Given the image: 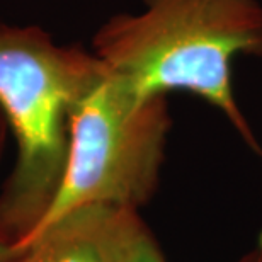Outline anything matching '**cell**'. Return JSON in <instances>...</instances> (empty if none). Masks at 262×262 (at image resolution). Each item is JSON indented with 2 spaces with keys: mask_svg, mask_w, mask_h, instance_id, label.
Masks as SVG:
<instances>
[{
  "mask_svg": "<svg viewBox=\"0 0 262 262\" xmlns=\"http://www.w3.org/2000/svg\"><path fill=\"white\" fill-rule=\"evenodd\" d=\"M92 53L138 97L187 91L204 99L257 148L232 83L237 56H262L257 0H143L141 12L97 29Z\"/></svg>",
  "mask_w": 262,
  "mask_h": 262,
  "instance_id": "6da1fadb",
  "label": "cell"
},
{
  "mask_svg": "<svg viewBox=\"0 0 262 262\" xmlns=\"http://www.w3.org/2000/svg\"><path fill=\"white\" fill-rule=\"evenodd\" d=\"M106 67L92 51L58 46L36 26H0V111L17 160L0 192V254L20 247L50 213L70 151L72 113Z\"/></svg>",
  "mask_w": 262,
  "mask_h": 262,
  "instance_id": "7a4b0ae2",
  "label": "cell"
},
{
  "mask_svg": "<svg viewBox=\"0 0 262 262\" xmlns=\"http://www.w3.org/2000/svg\"><path fill=\"white\" fill-rule=\"evenodd\" d=\"M169 129L167 96L138 97L106 68L72 113L65 179L38 230L83 204L138 211L159 182Z\"/></svg>",
  "mask_w": 262,
  "mask_h": 262,
  "instance_id": "3957f363",
  "label": "cell"
},
{
  "mask_svg": "<svg viewBox=\"0 0 262 262\" xmlns=\"http://www.w3.org/2000/svg\"><path fill=\"white\" fill-rule=\"evenodd\" d=\"M145 228L136 209L83 204L45 223L0 262H128Z\"/></svg>",
  "mask_w": 262,
  "mask_h": 262,
  "instance_id": "277c9868",
  "label": "cell"
},
{
  "mask_svg": "<svg viewBox=\"0 0 262 262\" xmlns=\"http://www.w3.org/2000/svg\"><path fill=\"white\" fill-rule=\"evenodd\" d=\"M128 262H167L164 254H162V250L159 249V245L155 242L154 235L146 228V225L138 233L133 247H131ZM238 262H262V238L257 247H255L252 252H249L244 259H240Z\"/></svg>",
  "mask_w": 262,
  "mask_h": 262,
  "instance_id": "5b68a950",
  "label": "cell"
},
{
  "mask_svg": "<svg viewBox=\"0 0 262 262\" xmlns=\"http://www.w3.org/2000/svg\"><path fill=\"white\" fill-rule=\"evenodd\" d=\"M5 118L2 111H0V154H2V143H4V135H5Z\"/></svg>",
  "mask_w": 262,
  "mask_h": 262,
  "instance_id": "8992f818",
  "label": "cell"
}]
</instances>
